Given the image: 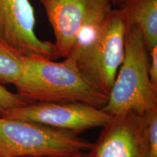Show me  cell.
<instances>
[{"instance_id": "5bb4252c", "label": "cell", "mask_w": 157, "mask_h": 157, "mask_svg": "<svg viewBox=\"0 0 157 157\" xmlns=\"http://www.w3.org/2000/svg\"><path fill=\"white\" fill-rule=\"evenodd\" d=\"M89 151L78 152V153H75V154H72L69 155H64V156H23V157H90Z\"/></svg>"}, {"instance_id": "4fadbf2b", "label": "cell", "mask_w": 157, "mask_h": 157, "mask_svg": "<svg viewBox=\"0 0 157 157\" xmlns=\"http://www.w3.org/2000/svg\"><path fill=\"white\" fill-rule=\"evenodd\" d=\"M148 71L153 85L157 87V45L148 51Z\"/></svg>"}, {"instance_id": "30bf717a", "label": "cell", "mask_w": 157, "mask_h": 157, "mask_svg": "<svg viewBox=\"0 0 157 157\" xmlns=\"http://www.w3.org/2000/svg\"><path fill=\"white\" fill-rule=\"evenodd\" d=\"M24 56L0 41V83L14 84L21 76Z\"/></svg>"}, {"instance_id": "8992f818", "label": "cell", "mask_w": 157, "mask_h": 157, "mask_svg": "<svg viewBox=\"0 0 157 157\" xmlns=\"http://www.w3.org/2000/svg\"><path fill=\"white\" fill-rule=\"evenodd\" d=\"M0 117L38 123L79 135L87 129L104 127L112 116L102 109L78 102H34L8 110Z\"/></svg>"}, {"instance_id": "9a60e30c", "label": "cell", "mask_w": 157, "mask_h": 157, "mask_svg": "<svg viewBox=\"0 0 157 157\" xmlns=\"http://www.w3.org/2000/svg\"><path fill=\"white\" fill-rule=\"evenodd\" d=\"M128 0H109L112 7L115 8H120Z\"/></svg>"}, {"instance_id": "277c9868", "label": "cell", "mask_w": 157, "mask_h": 157, "mask_svg": "<svg viewBox=\"0 0 157 157\" xmlns=\"http://www.w3.org/2000/svg\"><path fill=\"white\" fill-rule=\"evenodd\" d=\"M93 145L69 131L0 117V157L64 156L89 151Z\"/></svg>"}, {"instance_id": "3957f363", "label": "cell", "mask_w": 157, "mask_h": 157, "mask_svg": "<svg viewBox=\"0 0 157 157\" xmlns=\"http://www.w3.org/2000/svg\"><path fill=\"white\" fill-rule=\"evenodd\" d=\"M102 109L112 117L128 112L144 115L157 109V87L150 80L148 51L134 27L127 29L122 63Z\"/></svg>"}, {"instance_id": "7c38bea8", "label": "cell", "mask_w": 157, "mask_h": 157, "mask_svg": "<svg viewBox=\"0 0 157 157\" xmlns=\"http://www.w3.org/2000/svg\"><path fill=\"white\" fill-rule=\"evenodd\" d=\"M149 157H157V109L145 113Z\"/></svg>"}, {"instance_id": "7a4b0ae2", "label": "cell", "mask_w": 157, "mask_h": 157, "mask_svg": "<svg viewBox=\"0 0 157 157\" xmlns=\"http://www.w3.org/2000/svg\"><path fill=\"white\" fill-rule=\"evenodd\" d=\"M128 28L122 10L112 9L103 22L78 41L65 58L107 96L122 63Z\"/></svg>"}, {"instance_id": "6da1fadb", "label": "cell", "mask_w": 157, "mask_h": 157, "mask_svg": "<svg viewBox=\"0 0 157 157\" xmlns=\"http://www.w3.org/2000/svg\"><path fill=\"white\" fill-rule=\"evenodd\" d=\"M17 93L30 102L78 103L102 109L108 96L95 88L71 60L24 56Z\"/></svg>"}, {"instance_id": "52a82bcc", "label": "cell", "mask_w": 157, "mask_h": 157, "mask_svg": "<svg viewBox=\"0 0 157 157\" xmlns=\"http://www.w3.org/2000/svg\"><path fill=\"white\" fill-rule=\"evenodd\" d=\"M34 10L30 0H0V41L23 56L52 59V42L35 33Z\"/></svg>"}, {"instance_id": "5b68a950", "label": "cell", "mask_w": 157, "mask_h": 157, "mask_svg": "<svg viewBox=\"0 0 157 157\" xmlns=\"http://www.w3.org/2000/svg\"><path fill=\"white\" fill-rule=\"evenodd\" d=\"M53 31L54 56L66 58L113 9L109 0H39Z\"/></svg>"}, {"instance_id": "9c48e42d", "label": "cell", "mask_w": 157, "mask_h": 157, "mask_svg": "<svg viewBox=\"0 0 157 157\" xmlns=\"http://www.w3.org/2000/svg\"><path fill=\"white\" fill-rule=\"evenodd\" d=\"M119 9L129 26L140 31L147 51L157 45V0H128Z\"/></svg>"}, {"instance_id": "8fae6325", "label": "cell", "mask_w": 157, "mask_h": 157, "mask_svg": "<svg viewBox=\"0 0 157 157\" xmlns=\"http://www.w3.org/2000/svg\"><path fill=\"white\" fill-rule=\"evenodd\" d=\"M32 103L19 94L14 93L0 83V116L8 110L16 109Z\"/></svg>"}, {"instance_id": "ba28073f", "label": "cell", "mask_w": 157, "mask_h": 157, "mask_svg": "<svg viewBox=\"0 0 157 157\" xmlns=\"http://www.w3.org/2000/svg\"><path fill=\"white\" fill-rule=\"evenodd\" d=\"M90 151V157H149L146 121L135 112L113 116Z\"/></svg>"}]
</instances>
